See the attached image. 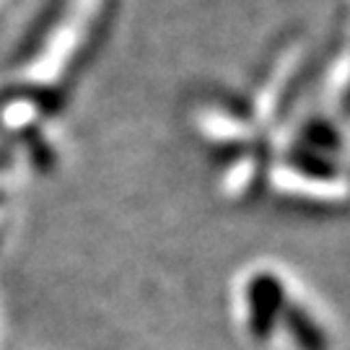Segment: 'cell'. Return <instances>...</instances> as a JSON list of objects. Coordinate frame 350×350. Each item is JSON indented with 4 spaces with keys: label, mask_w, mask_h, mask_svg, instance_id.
Here are the masks:
<instances>
[{
    "label": "cell",
    "mask_w": 350,
    "mask_h": 350,
    "mask_svg": "<svg viewBox=\"0 0 350 350\" xmlns=\"http://www.w3.org/2000/svg\"><path fill=\"white\" fill-rule=\"evenodd\" d=\"M278 296H280V286L275 278H260L252 286V304H254V332H270V325L275 322L278 312Z\"/></svg>",
    "instance_id": "cell-1"
}]
</instances>
